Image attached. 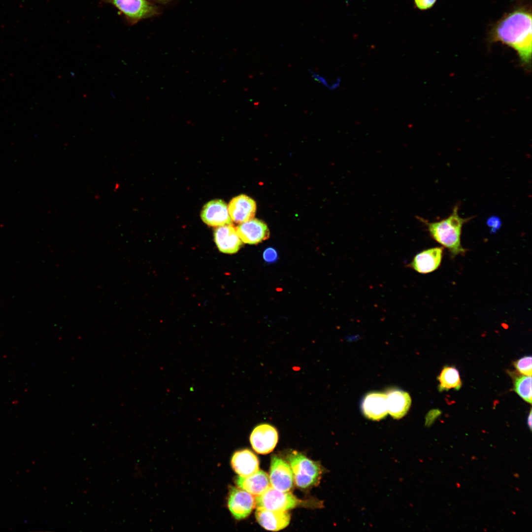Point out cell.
Listing matches in <instances>:
<instances>
[{
  "instance_id": "7",
  "label": "cell",
  "mask_w": 532,
  "mask_h": 532,
  "mask_svg": "<svg viewBox=\"0 0 532 532\" xmlns=\"http://www.w3.org/2000/svg\"><path fill=\"white\" fill-rule=\"evenodd\" d=\"M276 429L268 424H262L256 427L250 437L254 450L258 453L266 454L271 452L278 441Z\"/></svg>"
},
{
  "instance_id": "16",
  "label": "cell",
  "mask_w": 532,
  "mask_h": 532,
  "mask_svg": "<svg viewBox=\"0 0 532 532\" xmlns=\"http://www.w3.org/2000/svg\"><path fill=\"white\" fill-rule=\"evenodd\" d=\"M231 465L234 471L241 477L249 476L259 469L257 457L248 449L235 452L231 459Z\"/></svg>"
},
{
  "instance_id": "26",
  "label": "cell",
  "mask_w": 532,
  "mask_h": 532,
  "mask_svg": "<svg viewBox=\"0 0 532 532\" xmlns=\"http://www.w3.org/2000/svg\"><path fill=\"white\" fill-rule=\"evenodd\" d=\"M441 414V411L439 410H434L430 413L429 415V419L428 422L429 424L432 423L438 416Z\"/></svg>"
},
{
  "instance_id": "25",
  "label": "cell",
  "mask_w": 532,
  "mask_h": 532,
  "mask_svg": "<svg viewBox=\"0 0 532 532\" xmlns=\"http://www.w3.org/2000/svg\"><path fill=\"white\" fill-rule=\"evenodd\" d=\"M311 72L312 73V77L316 80L319 81V82L321 83L323 85H324L325 86L327 87H328V88H329L330 89V86L329 85V84H328L327 81H326V80L325 78H324L323 77H322V76H320V75H319L318 74H316V73L313 72L312 71H311Z\"/></svg>"
},
{
  "instance_id": "2",
  "label": "cell",
  "mask_w": 532,
  "mask_h": 532,
  "mask_svg": "<svg viewBox=\"0 0 532 532\" xmlns=\"http://www.w3.org/2000/svg\"><path fill=\"white\" fill-rule=\"evenodd\" d=\"M458 210V205H456L452 213L447 218L439 221L427 222L426 224L433 239L447 248L454 257L466 252V249L461 244L462 230L464 224L472 218H463L460 217Z\"/></svg>"
},
{
  "instance_id": "20",
  "label": "cell",
  "mask_w": 532,
  "mask_h": 532,
  "mask_svg": "<svg viewBox=\"0 0 532 532\" xmlns=\"http://www.w3.org/2000/svg\"><path fill=\"white\" fill-rule=\"evenodd\" d=\"M514 390L525 401L532 403L531 376L524 375L515 377L514 380Z\"/></svg>"
},
{
  "instance_id": "22",
  "label": "cell",
  "mask_w": 532,
  "mask_h": 532,
  "mask_svg": "<svg viewBox=\"0 0 532 532\" xmlns=\"http://www.w3.org/2000/svg\"><path fill=\"white\" fill-rule=\"evenodd\" d=\"M264 260L267 263H273L277 260L278 255L277 251L272 247L266 249L263 254Z\"/></svg>"
},
{
  "instance_id": "5",
  "label": "cell",
  "mask_w": 532,
  "mask_h": 532,
  "mask_svg": "<svg viewBox=\"0 0 532 532\" xmlns=\"http://www.w3.org/2000/svg\"><path fill=\"white\" fill-rule=\"evenodd\" d=\"M269 479L270 485L282 492H289L293 488L294 476L290 465L281 458H271Z\"/></svg>"
},
{
  "instance_id": "28",
  "label": "cell",
  "mask_w": 532,
  "mask_h": 532,
  "mask_svg": "<svg viewBox=\"0 0 532 532\" xmlns=\"http://www.w3.org/2000/svg\"><path fill=\"white\" fill-rule=\"evenodd\" d=\"M158 0L165 1V0Z\"/></svg>"
},
{
  "instance_id": "23",
  "label": "cell",
  "mask_w": 532,
  "mask_h": 532,
  "mask_svg": "<svg viewBox=\"0 0 532 532\" xmlns=\"http://www.w3.org/2000/svg\"><path fill=\"white\" fill-rule=\"evenodd\" d=\"M487 225L489 228L490 229V232L492 233H495L500 228L501 221L500 219L497 216H491L488 218L487 222Z\"/></svg>"
},
{
  "instance_id": "10",
  "label": "cell",
  "mask_w": 532,
  "mask_h": 532,
  "mask_svg": "<svg viewBox=\"0 0 532 532\" xmlns=\"http://www.w3.org/2000/svg\"><path fill=\"white\" fill-rule=\"evenodd\" d=\"M443 248L433 247L425 250L415 256L410 267L423 274L432 272L440 266L443 254Z\"/></svg>"
},
{
  "instance_id": "15",
  "label": "cell",
  "mask_w": 532,
  "mask_h": 532,
  "mask_svg": "<svg viewBox=\"0 0 532 532\" xmlns=\"http://www.w3.org/2000/svg\"><path fill=\"white\" fill-rule=\"evenodd\" d=\"M362 407L366 418L379 420L387 414L386 395L379 392L370 393L364 398Z\"/></svg>"
},
{
  "instance_id": "14",
  "label": "cell",
  "mask_w": 532,
  "mask_h": 532,
  "mask_svg": "<svg viewBox=\"0 0 532 532\" xmlns=\"http://www.w3.org/2000/svg\"><path fill=\"white\" fill-rule=\"evenodd\" d=\"M255 516L259 524L265 529L278 531L289 525L291 516L286 511H277L257 508Z\"/></svg>"
},
{
  "instance_id": "1",
  "label": "cell",
  "mask_w": 532,
  "mask_h": 532,
  "mask_svg": "<svg viewBox=\"0 0 532 532\" xmlns=\"http://www.w3.org/2000/svg\"><path fill=\"white\" fill-rule=\"evenodd\" d=\"M532 36L531 13L521 10L506 16L494 32L495 39L516 50L526 67H530L531 65Z\"/></svg>"
},
{
  "instance_id": "4",
  "label": "cell",
  "mask_w": 532,
  "mask_h": 532,
  "mask_svg": "<svg viewBox=\"0 0 532 532\" xmlns=\"http://www.w3.org/2000/svg\"><path fill=\"white\" fill-rule=\"evenodd\" d=\"M255 501L257 508L277 511H286L303 503L290 492L279 491L271 485L255 497Z\"/></svg>"
},
{
  "instance_id": "17",
  "label": "cell",
  "mask_w": 532,
  "mask_h": 532,
  "mask_svg": "<svg viewBox=\"0 0 532 532\" xmlns=\"http://www.w3.org/2000/svg\"><path fill=\"white\" fill-rule=\"evenodd\" d=\"M235 482L239 488L255 497L262 494L270 485L269 476L261 470L248 476H238Z\"/></svg>"
},
{
  "instance_id": "19",
  "label": "cell",
  "mask_w": 532,
  "mask_h": 532,
  "mask_svg": "<svg viewBox=\"0 0 532 532\" xmlns=\"http://www.w3.org/2000/svg\"><path fill=\"white\" fill-rule=\"evenodd\" d=\"M437 379L439 381L438 388L440 392L447 391L452 388L459 390L462 386L459 372L454 367L444 366Z\"/></svg>"
},
{
  "instance_id": "21",
  "label": "cell",
  "mask_w": 532,
  "mask_h": 532,
  "mask_svg": "<svg viewBox=\"0 0 532 532\" xmlns=\"http://www.w3.org/2000/svg\"><path fill=\"white\" fill-rule=\"evenodd\" d=\"M531 356H526L516 360L513 365L516 370L521 374L532 376V365Z\"/></svg>"
},
{
  "instance_id": "6",
  "label": "cell",
  "mask_w": 532,
  "mask_h": 532,
  "mask_svg": "<svg viewBox=\"0 0 532 532\" xmlns=\"http://www.w3.org/2000/svg\"><path fill=\"white\" fill-rule=\"evenodd\" d=\"M228 506L235 519H243L250 515L256 506L255 498L242 489L231 487L229 491Z\"/></svg>"
},
{
  "instance_id": "13",
  "label": "cell",
  "mask_w": 532,
  "mask_h": 532,
  "mask_svg": "<svg viewBox=\"0 0 532 532\" xmlns=\"http://www.w3.org/2000/svg\"><path fill=\"white\" fill-rule=\"evenodd\" d=\"M214 237L218 249L224 253H234L242 244L236 228L231 224L218 227L214 231Z\"/></svg>"
},
{
  "instance_id": "11",
  "label": "cell",
  "mask_w": 532,
  "mask_h": 532,
  "mask_svg": "<svg viewBox=\"0 0 532 532\" xmlns=\"http://www.w3.org/2000/svg\"><path fill=\"white\" fill-rule=\"evenodd\" d=\"M201 218L210 226L219 227L231 224L228 207L221 200H214L206 203L201 212Z\"/></svg>"
},
{
  "instance_id": "9",
  "label": "cell",
  "mask_w": 532,
  "mask_h": 532,
  "mask_svg": "<svg viewBox=\"0 0 532 532\" xmlns=\"http://www.w3.org/2000/svg\"><path fill=\"white\" fill-rule=\"evenodd\" d=\"M241 241L249 244H256L267 239L269 232L267 225L262 221L252 219L240 223L236 228Z\"/></svg>"
},
{
  "instance_id": "8",
  "label": "cell",
  "mask_w": 532,
  "mask_h": 532,
  "mask_svg": "<svg viewBox=\"0 0 532 532\" xmlns=\"http://www.w3.org/2000/svg\"><path fill=\"white\" fill-rule=\"evenodd\" d=\"M131 20H138L157 15V7L146 0H110Z\"/></svg>"
},
{
  "instance_id": "18",
  "label": "cell",
  "mask_w": 532,
  "mask_h": 532,
  "mask_svg": "<svg viewBox=\"0 0 532 532\" xmlns=\"http://www.w3.org/2000/svg\"><path fill=\"white\" fill-rule=\"evenodd\" d=\"M386 395L388 412L392 417L396 419L404 416L411 404V399L409 395L399 390L390 391Z\"/></svg>"
},
{
  "instance_id": "24",
  "label": "cell",
  "mask_w": 532,
  "mask_h": 532,
  "mask_svg": "<svg viewBox=\"0 0 532 532\" xmlns=\"http://www.w3.org/2000/svg\"><path fill=\"white\" fill-rule=\"evenodd\" d=\"M416 6L420 9L425 10L431 8L436 0H414Z\"/></svg>"
},
{
  "instance_id": "27",
  "label": "cell",
  "mask_w": 532,
  "mask_h": 532,
  "mask_svg": "<svg viewBox=\"0 0 532 532\" xmlns=\"http://www.w3.org/2000/svg\"><path fill=\"white\" fill-rule=\"evenodd\" d=\"M527 424H528V426L530 430L531 431L532 430V410H530V413H529V414L528 415V417Z\"/></svg>"
},
{
  "instance_id": "12",
  "label": "cell",
  "mask_w": 532,
  "mask_h": 532,
  "mask_svg": "<svg viewBox=\"0 0 532 532\" xmlns=\"http://www.w3.org/2000/svg\"><path fill=\"white\" fill-rule=\"evenodd\" d=\"M228 211L231 219L236 223H242L253 219L256 211V203L249 197L240 195L230 202Z\"/></svg>"
},
{
  "instance_id": "3",
  "label": "cell",
  "mask_w": 532,
  "mask_h": 532,
  "mask_svg": "<svg viewBox=\"0 0 532 532\" xmlns=\"http://www.w3.org/2000/svg\"><path fill=\"white\" fill-rule=\"evenodd\" d=\"M288 460L293 472L294 482L298 488L309 489L319 483L322 469L318 463L297 451L292 452Z\"/></svg>"
}]
</instances>
